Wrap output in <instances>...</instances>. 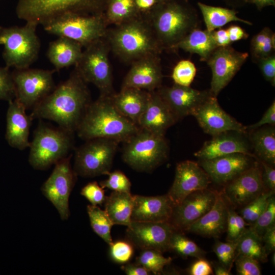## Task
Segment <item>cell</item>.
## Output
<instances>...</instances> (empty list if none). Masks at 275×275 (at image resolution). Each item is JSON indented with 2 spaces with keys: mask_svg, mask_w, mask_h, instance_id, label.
I'll return each mask as SVG.
<instances>
[{
  "mask_svg": "<svg viewBox=\"0 0 275 275\" xmlns=\"http://www.w3.org/2000/svg\"><path fill=\"white\" fill-rule=\"evenodd\" d=\"M190 275H210L213 274L211 264L203 258H198L188 270Z\"/></svg>",
  "mask_w": 275,
  "mask_h": 275,
  "instance_id": "51",
  "label": "cell"
},
{
  "mask_svg": "<svg viewBox=\"0 0 275 275\" xmlns=\"http://www.w3.org/2000/svg\"><path fill=\"white\" fill-rule=\"evenodd\" d=\"M110 256L116 262L125 263L131 258L134 249L131 243L126 241H118L110 245Z\"/></svg>",
  "mask_w": 275,
  "mask_h": 275,
  "instance_id": "45",
  "label": "cell"
},
{
  "mask_svg": "<svg viewBox=\"0 0 275 275\" xmlns=\"http://www.w3.org/2000/svg\"><path fill=\"white\" fill-rule=\"evenodd\" d=\"M225 132L213 136L195 153L201 160L209 159L234 153L251 155L247 142L240 136ZM252 156V155H251Z\"/></svg>",
  "mask_w": 275,
  "mask_h": 275,
  "instance_id": "27",
  "label": "cell"
},
{
  "mask_svg": "<svg viewBox=\"0 0 275 275\" xmlns=\"http://www.w3.org/2000/svg\"><path fill=\"white\" fill-rule=\"evenodd\" d=\"M234 262L238 274H261L259 261L252 257L242 255H237L235 257Z\"/></svg>",
  "mask_w": 275,
  "mask_h": 275,
  "instance_id": "46",
  "label": "cell"
},
{
  "mask_svg": "<svg viewBox=\"0 0 275 275\" xmlns=\"http://www.w3.org/2000/svg\"><path fill=\"white\" fill-rule=\"evenodd\" d=\"M91 101L87 83L74 68L66 80L32 109L30 115L33 120L53 121L59 127L74 133Z\"/></svg>",
  "mask_w": 275,
  "mask_h": 275,
  "instance_id": "1",
  "label": "cell"
},
{
  "mask_svg": "<svg viewBox=\"0 0 275 275\" xmlns=\"http://www.w3.org/2000/svg\"><path fill=\"white\" fill-rule=\"evenodd\" d=\"M120 142L106 138H94L75 151L73 170L77 175L93 177L107 175Z\"/></svg>",
  "mask_w": 275,
  "mask_h": 275,
  "instance_id": "11",
  "label": "cell"
},
{
  "mask_svg": "<svg viewBox=\"0 0 275 275\" xmlns=\"http://www.w3.org/2000/svg\"><path fill=\"white\" fill-rule=\"evenodd\" d=\"M38 25L34 21H26L21 26H0V44L4 46L3 58L6 67L26 69L37 60L41 47L36 33Z\"/></svg>",
  "mask_w": 275,
  "mask_h": 275,
  "instance_id": "6",
  "label": "cell"
},
{
  "mask_svg": "<svg viewBox=\"0 0 275 275\" xmlns=\"http://www.w3.org/2000/svg\"><path fill=\"white\" fill-rule=\"evenodd\" d=\"M8 102L6 139L11 147L23 150L30 146L29 136L33 120L15 99Z\"/></svg>",
  "mask_w": 275,
  "mask_h": 275,
  "instance_id": "25",
  "label": "cell"
},
{
  "mask_svg": "<svg viewBox=\"0 0 275 275\" xmlns=\"http://www.w3.org/2000/svg\"><path fill=\"white\" fill-rule=\"evenodd\" d=\"M238 240L224 242L217 241L213 248L219 263L231 270L236 255Z\"/></svg>",
  "mask_w": 275,
  "mask_h": 275,
  "instance_id": "43",
  "label": "cell"
},
{
  "mask_svg": "<svg viewBox=\"0 0 275 275\" xmlns=\"http://www.w3.org/2000/svg\"><path fill=\"white\" fill-rule=\"evenodd\" d=\"M107 0H18V18L42 24L60 15L72 13L103 14Z\"/></svg>",
  "mask_w": 275,
  "mask_h": 275,
  "instance_id": "7",
  "label": "cell"
},
{
  "mask_svg": "<svg viewBox=\"0 0 275 275\" xmlns=\"http://www.w3.org/2000/svg\"><path fill=\"white\" fill-rule=\"evenodd\" d=\"M80 194L92 205H102L106 199L104 190L96 181L88 183L82 188Z\"/></svg>",
  "mask_w": 275,
  "mask_h": 275,
  "instance_id": "48",
  "label": "cell"
},
{
  "mask_svg": "<svg viewBox=\"0 0 275 275\" xmlns=\"http://www.w3.org/2000/svg\"><path fill=\"white\" fill-rule=\"evenodd\" d=\"M170 248V250L182 257L200 258H203L206 254V252L196 243L177 231H175L171 236Z\"/></svg>",
  "mask_w": 275,
  "mask_h": 275,
  "instance_id": "38",
  "label": "cell"
},
{
  "mask_svg": "<svg viewBox=\"0 0 275 275\" xmlns=\"http://www.w3.org/2000/svg\"><path fill=\"white\" fill-rule=\"evenodd\" d=\"M42 25L48 33L73 40L84 47L104 37L108 29L103 14L65 13Z\"/></svg>",
  "mask_w": 275,
  "mask_h": 275,
  "instance_id": "8",
  "label": "cell"
},
{
  "mask_svg": "<svg viewBox=\"0 0 275 275\" xmlns=\"http://www.w3.org/2000/svg\"><path fill=\"white\" fill-rule=\"evenodd\" d=\"M83 46L78 42L64 37L50 42L46 56L55 71L75 66L82 52Z\"/></svg>",
  "mask_w": 275,
  "mask_h": 275,
  "instance_id": "29",
  "label": "cell"
},
{
  "mask_svg": "<svg viewBox=\"0 0 275 275\" xmlns=\"http://www.w3.org/2000/svg\"><path fill=\"white\" fill-rule=\"evenodd\" d=\"M212 34L218 47L227 46L231 44L227 29H218L213 31Z\"/></svg>",
  "mask_w": 275,
  "mask_h": 275,
  "instance_id": "56",
  "label": "cell"
},
{
  "mask_svg": "<svg viewBox=\"0 0 275 275\" xmlns=\"http://www.w3.org/2000/svg\"><path fill=\"white\" fill-rule=\"evenodd\" d=\"M258 66L265 79L272 86L275 85V54L260 59L257 61Z\"/></svg>",
  "mask_w": 275,
  "mask_h": 275,
  "instance_id": "49",
  "label": "cell"
},
{
  "mask_svg": "<svg viewBox=\"0 0 275 275\" xmlns=\"http://www.w3.org/2000/svg\"><path fill=\"white\" fill-rule=\"evenodd\" d=\"M275 225V198L273 195L265 209L250 228L261 238L265 231Z\"/></svg>",
  "mask_w": 275,
  "mask_h": 275,
  "instance_id": "42",
  "label": "cell"
},
{
  "mask_svg": "<svg viewBox=\"0 0 275 275\" xmlns=\"http://www.w3.org/2000/svg\"><path fill=\"white\" fill-rule=\"evenodd\" d=\"M262 180L265 188L267 190L275 191V170L273 166L262 161Z\"/></svg>",
  "mask_w": 275,
  "mask_h": 275,
  "instance_id": "50",
  "label": "cell"
},
{
  "mask_svg": "<svg viewBox=\"0 0 275 275\" xmlns=\"http://www.w3.org/2000/svg\"><path fill=\"white\" fill-rule=\"evenodd\" d=\"M1 1V0H0Z\"/></svg>",
  "mask_w": 275,
  "mask_h": 275,
  "instance_id": "64",
  "label": "cell"
},
{
  "mask_svg": "<svg viewBox=\"0 0 275 275\" xmlns=\"http://www.w3.org/2000/svg\"><path fill=\"white\" fill-rule=\"evenodd\" d=\"M252 257L258 261L265 262L267 256L262 238L250 227L238 239L236 255Z\"/></svg>",
  "mask_w": 275,
  "mask_h": 275,
  "instance_id": "35",
  "label": "cell"
},
{
  "mask_svg": "<svg viewBox=\"0 0 275 275\" xmlns=\"http://www.w3.org/2000/svg\"><path fill=\"white\" fill-rule=\"evenodd\" d=\"M112 96L100 95L90 103L76 131L80 138L87 141L102 138L124 142L139 131L136 124L117 110Z\"/></svg>",
  "mask_w": 275,
  "mask_h": 275,
  "instance_id": "3",
  "label": "cell"
},
{
  "mask_svg": "<svg viewBox=\"0 0 275 275\" xmlns=\"http://www.w3.org/2000/svg\"><path fill=\"white\" fill-rule=\"evenodd\" d=\"M265 190L261 171L255 163L225 184L223 195L232 205L243 207Z\"/></svg>",
  "mask_w": 275,
  "mask_h": 275,
  "instance_id": "19",
  "label": "cell"
},
{
  "mask_svg": "<svg viewBox=\"0 0 275 275\" xmlns=\"http://www.w3.org/2000/svg\"><path fill=\"white\" fill-rule=\"evenodd\" d=\"M162 77L159 54L148 55L131 63L121 88L130 87L152 92L161 86Z\"/></svg>",
  "mask_w": 275,
  "mask_h": 275,
  "instance_id": "20",
  "label": "cell"
},
{
  "mask_svg": "<svg viewBox=\"0 0 275 275\" xmlns=\"http://www.w3.org/2000/svg\"><path fill=\"white\" fill-rule=\"evenodd\" d=\"M267 255L272 253L275 250V225L268 228L262 237Z\"/></svg>",
  "mask_w": 275,
  "mask_h": 275,
  "instance_id": "53",
  "label": "cell"
},
{
  "mask_svg": "<svg viewBox=\"0 0 275 275\" xmlns=\"http://www.w3.org/2000/svg\"><path fill=\"white\" fill-rule=\"evenodd\" d=\"M275 255H274V253L273 252V254L272 255V263L273 264V265H274V262H275Z\"/></svg>",
  "mask_w": 275,
  "mask_h": 275,
  "instance_id": "63",
  "label": "cell"
},
{
  "mask_svg": "<svg viewBox=\"0 0 275 275\" xmlns=\"http://www.w3.org/2000/svg\"><path fill=\"white\" fill-rule=\"evenodd\" d=\"M217 47L212 32L197 28L187 35L174 49H181L190 53H196L201 60L206 61Z\"/></svg>",
  "mask_w": 275,
  "mask_h": 275,
  "instance_id": "31",
  "label": "cell"
},
{
  "mask_svg": "<svg viewBox=\"0 0 275 275\" xmlns=\"http://www.w3.org/2000/svg\"><path fill=\"white\" fill-rule=\"evenodd\" d=\"M124 143L122 158L137 171L150 172L168 157L169 147L164 136L141 128Z\"/></svg>",
  "mask_w": 275,
  "mask_h": 275,
  "instance_id": "9",
  "label": "cell"
},
{
  "mask_svg": "<svg viewBox=\"0 0 275 275\" xmlns=\"http://www.w3.org/2000/svg\"><path fill=\"white\" fill-rule=\"evenodd\" d=\"M55 70L15 69L12 72L15 98L26 110L32 109L56 87L53 74Z\"/></svg>",
  "mask_w": 275,
  "mask_h": 275,
  "instance_id": "12",
  "label": "cell"
},
{
  "mask_svg": "<svg viewBox=\"0 0 275 275\" xmlns=\"http://www.w3.org/2000/svg\"><path fill=\"white\" fill-rule=\"evenodd\" d=\"M197 72L195 64L189 60L179 61L174 67L172 78L175 84L189 87Z\"/></svg>",
  "mask_w": 275,
  "mask_h": 275,
  "instance_id": "41",
  "label": "cell"
},
{
  "mask_svg": "<svg viewBox=\"0 0 275 275\" xmlns=\"http://www.w3.org/2000/svg\"><path fill=\"white\" fill-rule=\"evenodd\" d=\"M249 57L247 52L238 51L230 45L218 47L206 62L211 70L209 90L216 97L240 70Z\"/></svg>",
  "mask_w": 275,
  "mask_h": 275,
  "instance_id": "14",
  "label": "cell"
},
{
  "mask_svg": "<svg viewBox=\"0 0 275 275\" xmlns=\"http://www.w3.org/2000/svg\"><path fill=\"white\" fill-rule=\"evenodd\" d=\"M71 155L55 164L51 175L43 184V195L57 209L62 220L69 216V198L75 183L77 175L71 167Z\"/></svg>",
  "mask_w": 275,
  "mask_h": 275,
  "instance_id": "13",
  "label": "cell"
},
{
  "mask_svg": "<svg viewBox=\"0 0 275 275\" xmlns=\"http://www.w3.org/2000/svg\"><path fill=\"white\" fill-rule=\"evenodd\" d=\"M210 182L208 175L200 165L185 160L177 164L173 183L167 195L175 206L188 195L208 188Z\"/></svg>",
  "mask_w": 275,
  "mask_h": 275,
  "instance_id": "18",
  "label": "cell"
},
{
  "mask_svg": "<svg viewBox=\"0 0 275 275\" xmlns=\"http://www.w3.org/2000/svg\"><path fill=\"white\" fill-rule=\"evenodd\" d=\"M227 4L234 7L242 6L246 3V0H224Z\"/></svg>",
  "mask_w": 275,
  "mask_h": 275,
  "instance_id": "62",
  "label": "cell"
},
{
  "mask_svg": "<svg viewBox=\"0 0 275 275\" xmlns=\"http://www.w3.org/2000/svg\"><path fill=\"white\" fill-rule=\"evenodd\" d=\"M73 134L40 120L29 146L31 166L35 169L44 170L67 157L74 145Z\"/></svg>",
  "mask_w": 275,
  "mask_h": 275,
  "instance_id": "5",
  "label": "cell"
},
{
  "mask_svg": "<svg viewBox=\"0 0 275 275\" xmlns=\"http://www.w3.org/2000/svg\"><path fill=\"white\" fill-rule=\"evenodd\" d=\"M15 98V87L12 72L7 67H0V100L10 101Z\"/></svg>",
  "mask_w": 275,
  "mask_h": 275,
  "instance_id": "47",
  "label": "cell"
},
{
  "mask_svg": "<svg viewBox=\"0 0 275 275\" xmlns=\"http://www.w3.org/2000/svg\"><path fill=\"white\" fill-rule=\"evenodd\" d=\"M142 13L162 50L174 49L200 24L196 10L187 0H158L152 8Z\"/></svg>",
  "mask_w": 275,
  "mask_h": 275,
  "instance_id": "2",
  "label": "cell"
},
{
  "mask_svg": "<svg viewBox=\"0 0 275 275\" xmlns=\"http://www.w3.org/2000/svg\"><path fill=\"white\" fill-rule=\"evenodd\" d=\"M217 194V191L207 188L188 195L174 206L169 223L176 231H186L190 225L212 208Z\"/></svg>",
  "mask_w": 275,
  "mask_h": 275,
  "instance_id": "17",
  "label": "cell"
},
{
  "mask_svg": "<svg viewBox=\"0 0 275 275\" xmlns=\"http://www.w3.org/2000/svg\"><path fill=\"white\" fill-rule=\"evenodd\" d=\"M236 212L232 208L229 207L227 218V241H236L235 239V214Z\"/></svg>",
  "mask_w": 275,
  "mask_h": 275,
  "instance_id": "54",
  "label": "cell"
},
{
  "mask_svg": "<svg viewBox=\"0 0 275 275\" xmlns=\"http://www.w3.org/2000/svg\"><path fill=\"white\" fill-rule=\"evenodd\" d=\"M162 253L155 250H142L136 259V263L145 268L150 273L159 274L172 261L171 258H166Z\"/></svg>",
  "mask_w": 275,
  "mask_h": 275,
  "instance_id": "39",
  "label": "cell"
},
{
  "mask_svg": "<svg viewBox=\"0 0 275 275\" xmlns=\"http://www.w3.org/2000/svg\"><path fill=\"white\" fill-rule=\"evenodd\" d=\"M158 0H135V3L139 10L141 12H145L157 3Z\"/></svg>",
  "mask_w": 275,
  "mask_h": 275,
  "instance_id": "59",
  "label": "cell"
},
{
  "mask_svg": "<svg viewBox=\"0 0 275 275\" xmlns=\"http://www.w3.org/2000/svg\"><path fill=\"white\" fill-rule=\"evenodd\" d=\"M246 3L254 4L259 10L267 6H274L275 0H246Z\"/></svg>",
  "mask_w": 275,
  "mask_h": 275,
  "instance_id": "60",
  "label": "cell"
},
{
  "mask_svg": "<svg viewBox=\"0 0 275 275\" xmlns=\"http://www.w3.org/2000/svg\"><path fill=\"white\" fill-rule=\"evenodd\" d=\"M127 275H148L150 272L142 266L136 264H128L122 267Z\"/></svg>",
  "mask_w": 275,
  "mask_h": 275,
  "instance_id": "57",
  "label": "cell"
},
{
  "mask_svg": "<svg viewBox=\"0 0 275 275\" xmlns=\"http://www.w3.org/2000/svg\"><path fill=\"white\" fill-rule=\"evenodd\" d=\"M265 124L274 125L275 124V102L271 103L265 112L262 118L257 123L246 127V129L254 130Z\"/></svg>",
  "mask_w": 275,
  "mask_h": 275,
  "instance_id": "52",
  "label": "cell"
},
{
  "mask_svg": "<svg viewBox=\"0 0 275 275\" xmlns=\"http://www.w3.org/2000/svg\"><path fill=\"white\" fill-rule=\"evenodd\" d=\"M274 192L265 190L255 199L242 207L241 216L250 226L252 225L267 207Z\"/></svg>",
  "mask_w": 275,
  "mask_h": 275,
  "instance_id": "40",
  "label": "cell"
},
{
  "mask_svg": "<svg viewBox=\"0 0 275 275\" xmlns=\"http://www.w3.org/2000/svg\"><path fill=\"white\" fill-rule=\"evenodd\" d=\"M173 207L167 195L150 197L134 195L131 221L169 222Z\"/></svg>",
  "mask_w": 275,
  "mask_h": 275,
  "instance_id": "23",
  "label": "cell"
},
{
  "mask_svg": "<svg viewBox=\"0 0 275 275\" xmlns=\"http://www.w3.org/2000/svg\"><path fill=\"white\" fill-rule=\"evenodd\" d=\"M274 49V33L268 27L264 28L251 41L250 52L255 62L273 54Z\"/></svg>",
  "mask_w": 275,
  "mask_h": 275,
  "instance_id": "36",
  "label": "cell"
},
{
  "mask_svg": "<svg viewBox=\"0 0 275 275\" xmlns=\"http://www.w3.org/2000/svg\"><path fill=\"white\" fill-rule=\"evenodd\" d=\"M198 6L202 13L206 30L210 32L232 21L252 25L251 22L238 17V12L234 9L210 6L201 2L198 3Z\"/></svg>",
  "mask_w": 275,
  "mask_h": 275,
  "instance_id": "32",
  "label": "cell"
},
{
  "mask_svg": "<svg viewBox=\"0 0 275 275\" xmlns=\"http://www.w3.org/2000/svg\"><path fill=\"white\" fill-rule=\"evenodd\" d=\"M150 92L148 103L138 126L155 134L164 136L167 130L177 120L157 91Z\"/></svg>",
  "mask_w": 275,
  "mask_h": 275,
  "instance_id": "24",
  "label": "cell"
},
{
  "mask_svg": "<svg viewBox=\"0 0 275 275\" xmlns=\"http://www.w3.org/2000/svg\"><path fill=\"white\" fill-rule=\"evenodd\" d=\"M229 207L223 194L218 193L212 208L189 226L186 231L207 237H218L227 230Z\"/></svg>",
  "mask_w": 275,
  "mask_h": 275,
  "instance_id": "26",
  "label": "cell"
},
{
  "mask_svg": "<svg viewBox=\"0 0 275 275\" xmlns=\"http://www.w3.org/2000/svg\"><path fill=\"white\" fill-rule=\"evenodd\" d=\"M112 51L121 60L132 63L143 57L159 54L161 49L143 13L107 29L104 37Z\"/></svg>",
  "mask_w": 275,
  "mask_h": 275,
  "instance_id": "4",
  "label": "cell"
},
{
  "mask_svg": "<svg viewBox=\"0 0 275 275\" xmlns=\"http://www.w3.org/2000/svg\"><path fill=\"white\" fill-rule=\"evenodd\" d=\"M108 178L100 182L103 188H107L113 191L130 192L131 182L127 176L122 172L115 171L109 172Z\"/></svg>",
  "mask_w": 275,
  "mask_h": 275,
  "instance_id": "44",
  "label": "cell"
},
{
  "mask_svg": "<svg viewBox=\"0 0 275 275\" xmlns=\"http://www.w3.org/2000/svg\"><path fill=\"white\" fill-rule=\"evenodd\" d=\"M231 42L248 38L249 35L240 26L231 25L227 29Z\"/></svg>",
  "mask_w": 275,
  "mask_h": 275,
  "instance_id": "55",
  "label": "cell"
},
{
  "mask_svg": "<svg viewBox=\"0 0 275 275\" xmlns=\"http://www.w3.org/2000/svg\"><path fill=\"white\" fill-rule=\"evenodd\" d=\"M214 269L215 271V274L216 275L232 274L230 270L227 269L220 263L219 264H215L214 265Z\"/></svg>",
  "mask_w": 275,
  "mask_h": 275,
  "instance_id": "61",
  "label": "cell"
},
{
  "mask_svg": "<svg viewBox=\"0 0 275 275\" xmlns=\"http://www.w3.org/2000/svg\"><path fill=\"white\" fill-rule=\"evenodd\" d=\"M110 51L105 38L99 39L85 47L75 66V69L84 80L95 85L99 90L100 95L103 96H112L116 93L108 58Z\"/></svg>",
  "mask_w": 275,
  "mask_h": 275,
  "instance_id": "10",
  "label": "cell"
},
{
  "mask_svg": "<svg viewBox=\"0 0 275 275\" xmlns=\"http://www.w3.org/2000/svg\"><path fill=\"white\" fill-rule=\"evenodd\" d=\"M235 240H238L248 229L246 228V226L248 224L243 217L237 212L235 214Z\"/></svg>",
  "mask_w": 275,
  "mask_h": 275,
  "instance_id": "58",
  "label": "cell"
},
{
  "mask_svg": "<svg viewBox=\"0 0 275 275\" xmlns=\"http://www.w3.org/2000/svg\"><path fill=\"white\" fill-rule=\"evenodd\" d=\"M87 212L93 231L110 245L113 242L111 232L114 224L105 211L97 205H89Z\"/></svg>",
  "mask_w": 275,
  "mask_h": 275,
  "instance_id": "37",
  "label": "cell"
},
{
  "mask_svg": "<svg viewBox=\"0 0 275 275\" xmlns=\"http://www.w3.org/2000/svg\"><path fill=\"white\" fill-rule=\"evenodd\" d=\"M177 121L193 112L209 96L210 91H199L189 87L174 84L171 87L160 86L156 90Z\"/></svg>",
  "mask_w": 275,
  "mask_h": 275,
  "instance_id": "21",
  "label": "cell"
},
{
  "mask_svg": "<svg viewBox=\"0 0 275 275\" xmlns=\"http://www.w3.org/2000/svg\"><path fill=\"white\" fill-rule=\"evenodd\" d=\"M133 196L130 192L113 191L104 201V210L114 225L128 226L131 222Z\"/></svg>",
  "mask_w": 275,
  "mask_h": 275,
  "instance_id": "30",
  "label": "cell"
},
{
  "mask_svg": "<svg viewBox=\"0 0 275 275\" xmlns=\"http://www.w3.org/2000/svg\"><path fill=\"white\" fill-rule=\"evenodd\" d=\"M250 155L234 153L216 158L203 159L201 167L214 183L225 185L251 167Z\"/></svg>",
  "mask_w": 275,
  "mask_h": 275,
  "instance_id": "22",
  "label": "cell"
},
{
  "mask_svg": "<svg viewBox=\"0 0 275 275\" xmlns=\"http://www.w3.org/2000/svg\"><path fill=\"white\" fill-rule=\"evenodd\" d=\"M251 139L256 154L262 161L275 163V130L272 127L254 129Z\"/></svg>",
  "mask_w": 275,
  "mask_h": 275,
  "instance_id": "34",
  "label": "cell"
},
{
  "mask_svg": "<svg viewBox=\"0 0 275 275\" xmlns=\"http://www.w3.org/2000/svg\"><path fill=\"white\" fill-rule=\"evenodd\" d=\"M150 92L134 88H122L118 93L112 96L117 110L138 125V121L146 108Z\"/></svg>",
  "mask_w": 275,
  "mask_h": 275,
  "instance_id": "28",
  "label": "cell"
},
{
  "mask_svg": "<svg viewBox=\"0 0 275 275\" xmlns=\"http://www.w3.org/2000/svg\"><path fill=\"white\" fill-rule=\"evenodd\" d=\"M175 231L169 222L131 221L126 232L130 242L137 248L163 253L170 250L171 238Z\"/></svg>",
  "mask_w": 275,
  "mask_h": 275,
  "instance_id": "15",
  "label": "cell"
},
{
  "mask_svg": "<svg viewBox=\"0 0 275 275\" xmlns=\"http://www.w3.org/2000/svg\"><path fill=\"white\" fill-rule=\"evenodd\" d=\"M203 131L215 136L223 132L234 131L244 133L246 127L230 116L220 106L216 97L209 96L191 113Z\"/></svg>",
  "mask_w": 275,
  "mask_h": 275,
  "instance_id": "16",
  "label": "cell"
},
{
  "mask_svg": "<svg viewBox=\"0 0 275 275\" xmlns=\"http://www.w3.org/2000/svg\"><path fill=\"white\" fill-rule=\"evenodd\" d=\"M135 0H107L103 16L109 25H118L141 14Z\"/></svg>",
  "mask_w": 275,
  "mask_h": 275,
  "instance_id": "33",
  "label": "cell"
}]
</instances>
